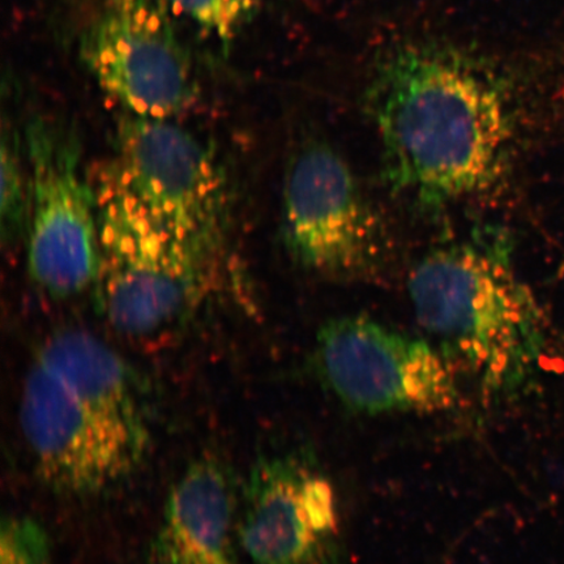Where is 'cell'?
I'll list each match as a JSON object with an SVG mask.
<instances>
[{
	"mask_svg": "<svg viewBox=\"0 0 564 564\" xmlns=\"http://www.w3.org/2000/svg\"><path fill=\"white\" fill-rule=\"evenodd\" d=\"M387 182L425 206L485 192L512 138L506 91L469 56L426 44L394 48L368 91Z\"/></svg>",
	"mask_w": 564,
	"mask_h": 564,
	"instance_id": "cell-1",
	"label": "cell"
},
{
	"mask_svg": "<svg viewBox=\"0 0 564 564\" xmlns=\"http://www.w3.org/2000/svg\"><path fill=\"white\" fill-rule=\"evenodd\" d=\"M20 423L42 481L94 496L130 477L151 447V411L126 359L82 329L48 337L28 370Z\"/></svg>",
	"mask_w": 564,
	"mask_h": 564,
	"instance_id": "cell-2",
	"label": "cell"
},
{
	"mask_svg": "<svg viewBox=\"0 0 564 564\" xmlns=\"http://www.w3.org/2000/svg\"><path fill=\"white\" fill-rule=\"evenodd\" d=\"M408 289L421 326L446 355L476 371L486 391H506L538 361L544 312L502 236L429 253Z\"/></svg>",
	"mask_w": 564,
	"mask_h": 564,
	"instance_id": "cell-3",
	"label": "cell"
},
{
	"mask_svg": "<svg viewBox=\"0 0 564 564\" xmlns=\"http://www.w3.org/2000/svg\"><path fill=\"white\" fill-rule=\"evenodd\" d=\"M94 185L100 237L98 308L118 333L138 338L164 334L207 297L218 257L162 227L109 166Z\"/></svg>",
	"mask_w": 564,
	"mask_h": 564,
	"instance_id": "cell-4",
	"label": "cell"
},
{
	"mask_svg": "<svg viewBox=\"0 0 564 564\" xmlns=\"http://www.w3.org/2000/svg\"><path fill=\"white\" fill-rule=\"evenodd\" d=\"M109 167L162 227L220 257L230 216L228 180L203 140L171 119L127 115Z\"/></svg>",
	"mask_w": 564,
	"mask_h": 564,
	"instance_id": "cell-5",
	"label": "cell"
},
{
	"mask_svg": "<svg viewBox=\"0 0 564 564\" xmlns=\"http://www.w3.org/2000/svg\"><path fill=\"white\" fill-rule=\"evenodd\" d=\"M24 140L31 192L28 268L42 292L74 297L95 285L100 271L96 188L84 173L73 129L35 119Z\"/></svg>",
	"mask_w": 564,
	"mask_h": 564,
	"instance_id": "cell-6",
	"label": "cell"
},
{
	"mask_svg": "<svg viewBox=\"0 0 564 564\" xmlns=\"http://www.w3.org/2000/svg\"><path fill=\"white\" fill-rule=\"evenodd\" d=\"M282 238L295 263L330 279L371 276L387 251L377 212L347 162L323 141L300 148L288 166Z\"/></svg>",
	"mask_w": 564,
	"mask_h": 564,
	"instance_id": "cell-7",
	"label": "cell"
},
{
	"mask_svg": "<svg viewBox=\"0 0 564 564\" xmlns=\"http://www.w3.org/2000/svg\"><path fill=\"white\" fill-rule=\"evenodd\" d=\"M82 55L127 115L172 119L194 101L192 61L159 0H105L84 34Z\"/></svg>",
	"mask_w": 564,
	"mask_h": 564,
	"instance_id": "cell-8",
	"label": "cell"
},
{
	"mask_svg": "<svg viewBox=\"0 0 564 564\" xmlns=\"http://www.w3.org/2000/svg\"><path fill=\"white\" fill-rule=\"evenodd\" d=\"M242 500L239 546L253 564H329L337 533L335 492L302 457L258 458Z\"/></svg>",
	"mask_w": 564,
	"mask_h": 564,
	"instance_id": "cell-9",
	"label": "cell"
},
{
	"mask_svg": "<svg viewBox=\"0 0 564 564\" xmlns=\"http://www.w3.org/2000/svg\"><path fill=\"white\" fill-rule=\"evenodd\" d=\"M237 502L228 465L196 458L169 490L144 564H241Z\"/></svg>",
	"mask_w": 564,
	"mask_h": 564,
	"instance_id": "cell-10",
	"label": "cell"
},
{
	"mask_svg": "<svg viewBox=\"0 0 564 564\" xmlns=\"http://www.w3.org/2000/svg\"><path fill=\"white\" fill-rule=\"evenodd\" d=\"M417 341L370 317H337L317 334L316 368L352 411H409L408 372Z\"/></svg>",
	"mask_w": 564,
	"mask_h": 564,
	"instance_id": "cell-11",
	"label": "cell"
},
{
	"mask_svg": "<svg viewBox=\"0 0 564 564\" xmlns=\"http://www.w3.org/2000/svg\"><path fill=\"white\" fill-rule=\"evenodd\" d=\"M23 144L13 127L4 126L2 133V199L0 225L4 245H15L28 231L30 221V171Z\"/></svg>",
	"mask_w": 564,
	"mask_h": 564,
	"instance_id": "cell-12",
	"label": "cell"
},
{
	"mask_svg": "<svg viewBox=\"0 0 564 564\" xmlns=\"http://www.w3.org/2000/svg\"><path fill=\"white\" fill-rule=\"evenodd\" d=\"M0 564H52V542L39 521L11 514L0 528Z\"/></svg>",
	"mask_w": 564,
	"mask_h": 564,
	"instance_id": "cell-13",
	"label": "cell"
},
{
	"mask_svg": "<svg viewBox=\"0 0 564 564\" xmlns=\"http://www.w3.org/2000/svg\"><path fill=\"white\" fill-rule=\"evenodd\" d=\"M169 13L229 39L257 0H159Z\"/></svg>",
	"mask_w": 564,
	"mask_h": 564,
	"instance_id": "cell-14",
	"label": "cell"
}]
</instances>
